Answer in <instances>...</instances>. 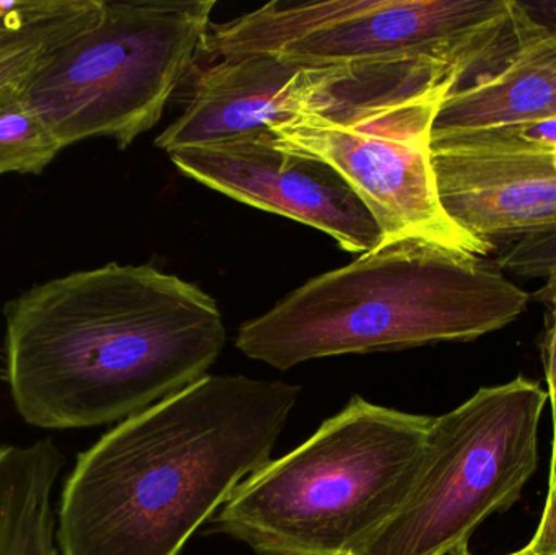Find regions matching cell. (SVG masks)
Masks as SVG:
<instances>
[{
	"instance_id": "cell-1",
	"label": "cell",
	"mask_w": 556,
	"mask_h": 555,
	"mask_svg": "<svg viewBox=\"0 0 556 555\" xmlns=\"http://www.w3.org/2000/svg\"><path fill=\"white\" fill-rule=\"evenodd\" d=\"M5 374L45 430L121 422L208 375L227 344L214 297L149 264L77 270L10 300Z\"/></svg>"
},
{
	"instance_id": "cell-2",
	"label": "cell",
	"mask_w": 556,
	"mask_h": 555,
	"mask_svg": "<svg viewBox=\"0 0 556 555\" xmlns=\"http://www.w3.org/2000/svg\"><path fill=\"white\" fill-rule=\"evenodd\" d=\"M300 393L283 381L205 375L121 420L65 481L61 555H179L270 462Z\"/></svg>"
},
{
	"instance_id": "cell-3",
	"label": "cell",
	"mask_w": 556,
	"mask_h": 555,
	"mask_svg": "<svg viewBox=\"0 0 556 555\" xmlns=\"http://www.w3.org/2000/svg\"><path fill=\"white\" fill-rule=\"evenodd\" d=\"M529 302L485 257L384 241L244 323L237 348L285 371L314 358L476 341L515 323Z\"/></svg>"
},
{
	"instance_id": "cell-4",
	"label": "cell",
	"mask_w": 556,
	"mask_h": 555,
	"mask_svg": "<svg viewBox=\"0 0 556 555\" xmlns=\"http://www.w3.org/2000/svg\"><path fill=\"white\" fill-rule=\"evenodd\" d=\"M431 422L356 394L306 442L244 479L214 530L256 555H362L407 504Z\"/></svg>"
},
{
	"instance_id": "cell-5",
	"label": "cell",
	"mask_w": 556,
	"mask_h": 555,
	"mask_svg": "<svg viewBox=\"0 0 556 555\" xmlns=\"http://www.w3.org/2000/svg\"><path fill=\"white\" fill-rule=\"evenodd\" d=\"M446 65L388 61L332 67L309 106L273 127L278 143L332 166L375 217L384 241L420 240L486 257L444 211L431 163V129L456 87Z\"/></svg>"
},
{
	"instance_id": "cell-6",
	"label": "cell",
	"mask_w": 556,
	"mask_h": 555,
	"mask_svg": "<svg viewBox=\"0 0 556 555\" xmlns=\"http://www.w3.org/2000/svg\"><path fill=\"white\" fill-rule=\"evenodd\" d=\"M535 25L516 0L270 2L211 25L202 52H267L307 67L433 62L453 68L459 87L500 67Z\"/></svg>"
},
{
	"instance_id": "cell-7",
	"label": "cell",
	"mask_w": 556,
	"mask_h": 555,
	"mask_svg": "<svg viewBox=\"0 0 556 555\" xmlns=\"http://www.w3.org/2000/svg\"><path fill=\"white\" fill-rule=\"evenodd\" d=\"M100 18L62 42L26 103L62 147L108 137L127 149L156 126L204 49L215 0H101Z\"/></svg>"
},
{
	"instance_id": "cell-8",
	"label": "cell",
	"mask_w": 556,
	"mask_h": 555,
	"mask_svg": "<svg viewBox=\"0 0 556 555\" xmlns=\"http://www.w3.org/2000/svg\"><path fill=\"white\" fill-rule=\"evenodd\" d=\"M548 393L518 377L433 417L417 484L362 555H441L509 510L538 471Z\"/></svg>"
},
{
	"instance_id": "cell-9",
	"label": "cell",
	"mask_w": 556,
	"mask_h": 555,
	"mask_svg": "<svg viewBox=\"0 0 556 555\" xmlns=\"http://www.w3.org/2000/svg\"><path fill=\"white\" fill-rule=\"evenodd\" d=\"M441 204L495 248L556 230V119L431 136Z\"/></svg>"
},
{
	"instance_id": "cell-10",
	"label": "cell",
	"mask_w": 556,
	"mask_h": 555,
	"mask_svg": "<svg viewBox=\"0 0 556 555\" xmlns=\"http://www.w3.org/2000/svg\"><path fill=\"white\" fill-rule=\"evenodd\" d=\"M168 156L182 175L251 207L309 225L349 253H368L382 243L381 228L349 182L323 160L281 147L273 130L181 147Z\"/></svg>"
},
{
	"instance_id": "cell-11",
	"label": "cell",
	"mask_w": 556,
	"mask_h": 555,
	"mask_svg": "<svg viewBox=\"0 0 556 555\" xmlns=\"http://www.w3.org/2000/svg\"><path fill=\"white\" fill-rule=\"evenodd\" d=\"M330 71L267 52L217 59L202 72L188 106L155 146L168 153L290 123L309 106Z\"/></svg>"
},
{
	"instance_id": "cell-12",
	"label": "cell",
	"mask_w": 556,
	"mask_h": 555,
	"mask_svg": "<svg viewBox=\"0 0 556 555\" xmlns=\"http://www.w3.org/2000/svg\"><path fill=\"white\" fill-rule=\"evenodd\" d=\"M556 119V28L539 22L492 72L447 91L431 136Z\"/></svg>"
},
{
	"instance_id": "cell-13",
	"label": "cell",
	"mask_w": 556,
	"mask_h": 555,
	"mask_svg": "<svg viewBox=\"0 0 556 555\" xmlns=\"http://www.w3.org/2000/svg\"><path fill=\"white\" fill-rule=\"evenodd\" d=\"M64 465L51 440L0 446V555H61L54 489Z\"/></svg>"
},
{
	"instance_id": "cell-14",
	"label": "cell",
	"mask_w": 556,
	"mask_h": 555,
	"mask_svg": "<svg viewBox=\"0 0 556 555\" xmlns=\"http://www.w3.org/2000/svg\"><path fill=\"white\" fill-rule=\"evenodd\" d=\"M61 150L64 147L25 98L0 103V175H39Z\"/></svg>"
},
{
	"instance_id": "cell-15",
	"label": "cell",
	"mask_w": 556,
	"mask_h": 555,
	"mask_svg": "<svg viewBox=\"0 0 556 555\" xmlns=\"http://www.w3.org/2000/svg\"><path fill=\"white\" fill-rule=\"evenodd\" d=\"M101 0H12L0 2V48L23 39L90 25Z\"/></svg>"
},
{
	"instance_id": "cell-16",
	"label": "cell",
	"mask_w": 556,
	"mask_h": 555,
	"mask_svg": "<svg viewBox=\"0 0 556 555\" xmlns=\"http://www.w3.org/2000/svg\"><path fill=\"white\" fill-rule=\"evenodd\" d=\"M90 25L23 39L0 48V103L23 97L55 49Z\"/></svg>"
},
{
	"instance_id": "cell-17",
	"label": "cell",
	"mask_w": 556,
	"mask_h": 555,
	"mask_svg": "<svg viewBox=\"0 0 556 555\" xmlns=\"http://www.w3.org/2000/svg\"><path fill=\"white\" fill-rule=\"evenodd\" d=\"M495 266L522 279L556 280V230L513 241L496 256Z\"/></svg>"
},
{
	"instance_id": "cell-18",
	"label": "cell",
	"mask_w": 556,
	"mask_h": 555,
	"mask_svg": "<svg viewBox=\"0 0 556 555\" xmlns=\"http://www.w3.org/2000/svg\"><path fill=\"white\" fill-rule=\"evenodd\" d=\"M538 299L551 306L544 341V364L548 401H551L552 416H554V446H556V280L544 282L538 292Z\"/></svg>"
},
{
	"instance_id": "cell-19",
	"label": "cell",
	"mask_w": 556,
	"mask_h": 555,
	"mask_svg": "<svg viewBox=\"0 0 556 555\" xmlns=\"http://www.w3.org/2000/svg\"><path fill=\"white\" fill-rule=\"evenodd\" d=\"M535 555H556V446L552 452L551 491L538 533L528 544Z\"/></svg>"
},
{
	"instance_id": "cell-20",
	"label": "cell",
	"mask_w": 556,
	"mask_h": 555,
	"mask_svg": "<svg viewBox=\"0 0 556 555\" xmlns=\"http://www.w3.org/2000/svg\"><path fill=\"white\" fill-rule=\"evenodd\" d=\"M526 9L532 16L544 25L556 28V0H545V2H525Z\"/></svg>"
},
{
	"instance_id": "cell-21",
	"label": "cell",
	"mask_w": 556,
	"mask_h": 555,
	"mask_svg": "<svg viewBox=\"0 0 556 555\" xmlns=\"http://www.w3.org/2000/svg\"><path fill=\"white\" fill-rule=\"evenodd\" d=\"M441 555H473L470 553L469 544H460V546L453 547V550L446 551Z\"/></svg>"
},
{
	"instance_id": "cell-22",
	"label": "cell",
	"mask_w": 556,
	"mask_h": 555,
	"mask_svg": "<svg viewBox=\"0 0 556 555\" xmlns=\"http://www.w3.org/2000/svg\"><path fill=\"white\" fill-rule=\"evenodd\" d=\"M506 555H535V554H532L531 550H529V547L526 546L525 550L518 551V553L506 554Z\"/></svg>"
}]
</instances>
